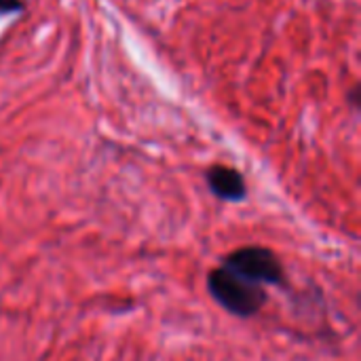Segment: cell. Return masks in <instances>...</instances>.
<instances>
[{"instance_id":"3957f363","label":"cell","mask_w":361,"mask_h":361,"mask_svg":"<svg viewBox=\"0 0 361 361\" xmlns=\"http://www.w3.org/2000/svg\"><path fill=\"white\" fill-rule=\"evenodd\" d=\"M207 184L216 197L224 201H241L245 197V180L243 176L224 165H216L207 171Z\"/></svg>"},{"instance_id":"277c9868","label":"cell","mask_w":361,"mask_h":361,"mask_svg":"<svg viewBox=\"0 0 361 361\" xmlns=\"http://www.w3.org/2000/svg\"><path fill=\"white\" fill-rule=\"evenodd\" d=\"M23 8L21 0H0V15H11Z\"/></svg>"},{"instance_id":"6da1fadb","label":"cell","mask_w":361,"mask_h":361,"mask_svg":"<svg viewBox=\"0 0 361 361\" xmlns=\"http://www.w3.org/2000/svg\"><path fill=\"white\" fill-rule=\"evenodd\" d=\"M209 292L216 298L218 305H222L228 313L239 315V317H252L256 315L264 302H267V292L262 286H256L228 269H216L209 275Z\"/></svg>"},{"instance_id":"7a4b0ae2","label":"cell","mask_w":361,"mask_h":361,"mask_svg":"<svg viewBox=\"0 0 361 361\" xmlns=\"http://www.w3.org/2000/svg\"><path fill=\"white\" fill-rule=\"evenodd\" d=\"M224 269L256 283V286H279L283 283V267L279 258L267 247H241L224 260Z\"/></svg>"}]
</instances>
